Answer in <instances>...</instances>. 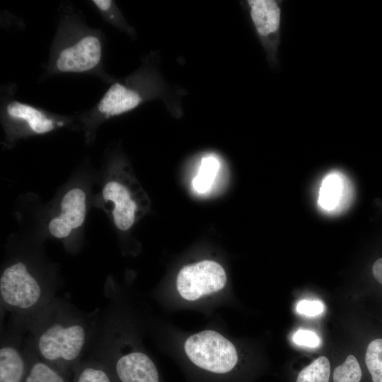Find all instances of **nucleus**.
<instances>
[{
    "label": "nucleus",
    "mask_w": 382,
    "mask_h": 382,
    "mask_svg": "<svg viewBox=\"0 0 382 382\" xmlns=\"http://www.w3.org/2000/svg\"><path fill=\"white\" fill-rule=\"evenodd\" d=\"M105 37L102 30L90 27L71 4L59 8L57 26L40 79L79 74L92 75L110 84L116 79L104 66Z\"/></svg>",
    "instance_id": "f257e3e1"
},
{
    "label": "nucleus",
    "mask_w": 382,
    "mask_h": 382,
    "mask_svg": "<svg viewBox=\"0 0 382 382\" xmlns=\"http://www.w3.org/2000/svg\"><path fill=\"white\" fill-rule=\"evenodd\" d=\"M25 318L27 339L42 360L64 374L79 363L93 330V323L86 316L54 299Z\"/></svg>",
    "instance_id": "f03ea898"
},
{
    "label": "nucleus",
    "mask_w": 382,
    "mask_h": 382,
    "mask_svg": "<svg viewBox=\"0 0 382 382\" xmlns=\"http://www.w3.org/2000/svg\"><path fill=\"white\" fill-rule=\"evenodd\" d=\"M175 357L189 382H248L250 369L231 338L204 329L180 339Z\"/></svg>",
    "instance_id": "7ed1b4c3"
},
{
    "label": "nucleus",
    "mask_w": 382,
    "mask_h": 382,
    "mask_svg": "<svg viewBox=\"0 0 382 382\" xmlns=\"http://www.w3.org/2000/svg\"><path fill=\"white\" fill-rule=\"evenodd\" d=\"M156 59V54L147 56L136 71L122 79L116 78L93 107L74 115L88 135L102 122L163 96V83Z\"/></svg>",
    "instance_id": "20e7f679"
},
{
    "label": "nucleus",
    "mask_w": 382,
    "mask_h": 382,
    "mask_svg": "<svg viewBox=\"0 0 382 382\" xmlns=\"http://www.w3.org/2000/svg\"><path fill=\"white\" fill-rule=\"evenodd\" d=\"M15 83H7L1 88V119L8 137L16 139L25 135H40L52 132L72 124L74 115H62L16 97Z\"/></svg>",
    "instance_id": "39448f33"
},
{
    "label": "nucleus",
    "mask_w": 382,
    "mask_h": 382,
    "mask_svg": "<svg viewBox=\"0 0 382 382\" xmlns=\"http://www.w3.org/2000/svg\"><path fill=\"white\" fill-rule=\"evenodd\" d=\"M228 283L224 267L213 260H201L184 265L176 275L173 299L179 304L194 306L224 294Z\"/></svg>",
    "instance_id": "423d86ee"
},
{
    "label": "nucleus",
    "mask_w": 382,
    "mask_h": 382,
    "mask_svg": "<svg viewBox=\"0 0 382 382\" xmlns=\"http://www.w3.org/2000/svg\"><path fill=\"white\" fill-rule=\"evenodd\" d=\"M110 343L118 382H163L151 357L129 337L120 334Z\"/></svg>",
    "instance_id": "0eeeda50"
},
{
    "label": "nucleus",
    "mask_w": 382,
    "mask_h": 382,
    "mask_svg": "<svg viewBox=\"0 0 382 382\" xmlns=\"http://www.w3.org/2000/svg\"><path fill=\"white\" fill-rule=\"evenodd\" d=\"M249 16L272 67L278 66V48L281 40L282 3L276 0H248Z\"/></svg>",
    "instance_id": "6e6552de"
},
{
    "label": "nucleus",
    "mask_w": 382,
    "mask_h": 382,
    "mask_svg": "<svg viewBox=\"0 0 382 382\" xmlns=\"http://www.w3.org/2000/svg\"><path fill=\"white\" fill-rule=\"evenodd\" d=\"M86 198L85 192L79 187L66 192L61 200L59 215L51 219L48 224V230L52 236L66 238L73 229L83 224L86 211Z\"/></svg>",
    "instance_id": "1a4fd4ad"
},
{
    "label": "nucleus",
    "mask_w": 382,
    "mask_h": 382,
    "mask_svg": "<svg viewBox=\"0 0 382 382\" xmlns=\"http://www.w3.org/2000/svg\"><path fill=\"white\" fill-rule=\"evenodd\" d=\"M28 358L25 344L18 335H4L0 348V382H25Z\"/></svg>",
    "instance_id": "9d476101"
},
{
    "label": "nucleus",
    "mask_w": 382,
    "mask_h": 382,
    "mask_svg": "<svg viewBox=\"0 0 382 382\" xmlns=\"http://www.w3.org/2000/svg\"><path fill=\"white\" fill-rule=\"evenodd\" d=\"M102 196L105 202L113 204L112 216L117 228L129 229L135 221L137 204L128 187L118 179H112L104 185Z\"/></svg>",
    "instance_id": "9b49d317"
},
{
    "label": "nucleus",
    "mask_w": 382,
    "mask_h": 382,
    "mask_svg": "<svg viewBox=\"0 0 382 382\" xmlns=\"http://www.w3.org/2000/svg\"><path fill=\"white\" fill-rule=\"evenodd\" d=\"M28 369L25 382H68L66 374L42 360L27 339Z\"/></svg>",
    "instance_id": "f8f14e48"
},
{
    "label": "nucleus",
    "mask_w": 382,
    "mask_h": 382,
    "mask_svg": "<svg viewBox=\"0 0 382 382\" xmlns=\"http://www.w3.org/2000/svg\"><path fill=\"white\" fill-rule=\"evenodd\" d=\"M91 4L104 21L134 39V29L127 23L115 1L112 0H92Z\"/></svg>",
    "instance_id": "ddd939ff"
},
{
    "label": "nucleus",
    "mask_w": 382,
    "mask_h": 382,
    "mask_svg": "<svg viewBox=\"0 0 382 382\" xmlns=\"http://www.w3.org/2000/svg\"><path fill=\"white\" fill-rule=\"evenodd\" d=\"M364 366L369 382H382V337L373 339L367 345Z\"/></svg>",
    "instance_id": "4468645a"
},
{
    "label": "nucleus",
    "mask_w": 382,
    "mask_h": 382,
    "mask_svg": "<svg viewBox=\"0 0 382 382\" xmlns=\"http://www.w3.org/2000/svg\"><path fill=\"white\" fill-rule=\"evenodd\" d=\"M219 169L218 158L212 155L202 158L197 175L194 178L192 185L198 193H205L212 187Z\"/></svg>",
    "instance_id": "2eb2a0df"
},
{
    "label": "nucleus",
    "mask_w": 382,
    "mask_h": 382,
    "mask_svg": "<svg viewBox=\"0 0 382 382\" xmlns=\"http://www.w3.org/2000/svg\"><path fill=\"white\" fill-rule=\"evenodd\" d=\"M331 376L329 359L320 356L299 372L296 382H330Z\"/></svg>",
    "instance_id": "dca6fc26"
},
{
    "label": "nucleus",
    "mask_w": 382,
    "mask_h": 382,
    "mask_svg": "<svg viewBox=\"0 0 382 382\" xmlns=\"http://www.w3.org/2000/svg\"><path fill=\"white\" fill-rule=\"evenodd\" d=\"M364 373L357 357L352 354L337 365L332 372V382H363Z\"/></svg>",
    "instance_id": "f3484780"
},
{
    "label": "nucleus",
    "mask_w": 382,
    "mask_h": 382,
    "mask_svg": "<svg viewBox=\"0 0 382 382\" xmlns=\"http://www.w3.org/2000/svg\"><path fill=\"white\" fill-rule=\"evenodd\" d=\"M74 382H113V380L104 367L88 363L79 368Z\"/></svg>",
    "instance_id": "a211bd4d"
},
{
    "label": "nucleus",
    "mask_w": 382,
    "mask_h": 382,
    "mask_svg": "<svg viewBox=\"0 0 382 382\" xmlns=\"http://www.w3.org/2000/svg\"><path fill=\"white\" fill-rule=\"evenodd\" d=\"M338 180L332 177L327 179L321 190L320 202L325 208H332L337 204L340 195Z\"/></svg>",
    "instance_id": "6ab92c4d"
},
{
    "label": "nucleus",
    "mask_w": 382,
    "mask_h": 382,
    "mask_svg": "<svg viewBox=\"0 0 382 382\" xmlns=\"http://www.w3.org/2000/svg\"><path fill=\"white\" fill-rule=\"evenodd\" d=\"M293 341L298 345L311 348L318 347L321 342L320 338L316 332L303 329H300L294 333Z\"/></svg>",
    "instance_id": "aec40b11"
},
{
    "label": "nucleus",
    "mask_w": 382,
    "mask_h": 382,
    "mask_svg": "<svg viewBox=\"0 0 382 382\" xmlns=\"http://www.w3.org/2000/svg\"><path fill=\"white\" fill-rule=\"evenodd\" d=\"M323 303L318 300H302L296 306V311L307 316H316L323 311Z\"/></svg>",
    "instance_id": "412c9836"
},
{
    "label": "nucleus",
    "mask_w": 382,
    "mask_h": 382,
    "mask_svg": "<svg viewBox=\"0 0 382 382\" xmlns=\"http://www.w3.org/2000/svg\"><path fill=\"white\" fill-rule=\"evenodd\" d=\"M371 273L374 281L382 286V257L377 258L371 267Z\"/></svg>",
    "instance_id": "4be33fe9"
}]
</instances>
